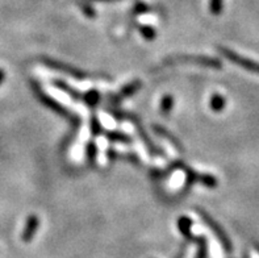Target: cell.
Segmentation results:
<instances>
[{
	"label": "cell",
	"instance_id": "cell-9",
	"mask_svg": "<svg viewBox=\"0 0 259 258\" xmlns=\"http://www.w3.org/2000/svg\"><path fill=\"white\" fill-rule=\"evenodd\" d=\"M154 132H155V133L159 134V136H162V137L166 138V140H168V142H171V144L174 145L175 148H178V151H179V152L184 151L183 145H182L181 142L178 141V138H175L174 136H172V134H171L168 131H166L164 128L159 127V125H154Z\"/></svg>",
	"mask_w": 259,
	"mask_h": 258
},
{
	"label": "cell",
	"instance_id": "cell-17",
	"mask_svg": "<svg viewBox=\"0 0 259 258\" xmlns=\"http://www.w3.org/2000/svg\"><path fill=\"white\" fill-rule=\"evenodd\" d=\"M223 10V0H210V12L213 15H220Z\"/></svg>",
	"mask_w": 259,
	"mask_h": 258
},
{
	"label": "cell",
	"instance_id": "cell-1",
	"mask_svg": "<svg viewBox=\"0 0 259 258\" xmlns=\"http://www.w3.org/2000/svg\"><path fill=\"white\" fill-rule=\"evenodd\" d=\"M197 212H199V215H200L201 219L204 220V223H205V224H207V226L209 227L212 231H213L214 235L219 237V240H220L221 244H223L224 249H225L227 252H232V244H230L229 239L227 237L225 232H224L223 229H221V227L219 226V224H217V223L214 222V220L212 219V217H210V216L205 212V211H203V209L197 208Z\"/></svg>",
	"mask_w": 259,
	"mask_h": 258
},
{
	"label": "cell",
	"instance_id": "cell-4",
	"mask_svg": "<svg viewBox=\"0 0 259 258\" xmlns=\"http://www.w3.org/2000/svg\"><path fill=\"white\" fill-rule=\"evenodd\" d=\"M219 49H220V52L223 53L224 56L227 57V58H229L230 61H233L234 63H238V65L242 66V67H245V69L250 70V71L259 72V65H258V63L253 62V61H250V59L243 58V57L238 56V54L233 53L232 50L225 49V48H219Z\"/></svg>",
	"mask_w": 259,
	"mask_h": 258
},
{
	"label": "cell",
	"instance_id": "cell-14",
	"mask_svg": "<svg viewBox=\"0 0 259 258\" xmlns=\"http://www.w3.org/2000/svg\"><path fill=\"white\" fill-rule=\"evenodd\" d=\"M107 137L112 141H118V142H125V144H131V138L124 133H120V132H109L107 133Z\"/></svg>",
	"mask_w": 259,
	"mask_h": 258
},
{
	"label": "cell",
	"instance_id": "cell-11",
	"mask_svg": "<svg viewBox=\"0 0 259 258\" xmlns=\"http://www.w3.org/2000/svg\"><path fill=\"white\" fill-rule=\"evenodd\" d=\"M54 85H56L58 88H61L62 91H65V92H67L69 95H71L72 99H75V100H83V95H80L78 91H75V90L70 88L69 86L66 85L65 82H62V81H54Z\"/></svg>",
	"mask_w": 259,
	"mask_h": 258
},
{
	"label": "cell",
	"instance_id": "cell-5",
	"mask_svg": "<svg viewBox=\"0 0 259 258\" xmlns=\"http://www.w3.org/2000/svg\"><path fill=\"white\" fill-rule=\"evenodd\" d=\"M33 88H34V91H36V95H37V96H38L39 100L42 101V103L46 105V107L52 108L53 111H56L57 114H59V115H63V116H66V118H71L72 119L71 115H70L69 112L66 111L65 108L62 107V105L59 104V103H57L56 100H53L52 98H49L48 95L44 94V92L41 91V90H39L38 86H37L36 83H33Z\"/></svg>",
	"mask_w": 259,
	"mask_h": 258
},
{
	"label": "cell",
	"instance_id": "cell-22",
	"mask_svg": "<svg viewBox=\"0 0 259 258\" xmlns=\"http://www.w3.org/2000/svg\"><path fill=\"white\" fill-rule=\"evenodd\" d=\"M4 77H6V72H4V70L0 69V85H2V82L4 81Z\"/></svg>",
	"mask_w": 259,
	"mask_h": 258
},
{
	"label": "cell",
	"instance_id": "cell-20",
	"mask_svg": "<svg viewBox=\"0 0 259 258\" xmlns=\"http://www.w3.org/2000/svg\"><path fill=\"white\" fill-rule=\"evenodd\" d=\"M87 154H89V160L91 162H94L96 158V146L94 144L89 145V149H87Z\"/></svg>",
	"mask_w": 259,
	"mask_h": 258
},
{
	"label": "cell",
	"instance_id": "cell-8",
	"mask_svg": "<svg viewBox=\"0 0 259 258\" xmlns=\"http://www.w3.org/2000/svg\"><path fill=\"white\" fill-rule=\"evenodd\" d=\"M37 228H38V219H37V216L32 215L28 217L25 224V228H24L23 232V241L29 242L30 240L33 239V236L36 233Z\"/></svg>",
	"mask_w": 259,
	"mask_h": 258
},
{
	"label": "cell",
	"instance_id": "cell-16",
	"mask_svg": "<svg viewBox=\"0 0 259 258\" xmlns=\"http://www.w3.org/2000/svg\"><path fill=\"white\" fill-rule=\"evenodd\" d=\"M172 103H174V100H172V96H171V95H166V96H163L161 103L162 114L164 115L170 114L171 108H172Z\"/></svg>",
	"mask_w": 259,
	"mask_h": 258
},
{
	"label": "cell",
	"instance_id": "cell-13",
	"mask_svg": "<svg viewBox=\"0 0 259 258\" xmlns=\"http://www.w3.org/2000/svg\"><path fill=\"white\" fill-rule=\"evenodd\" d=\"M192 241L199 244V252H197L196 258H207V241L204 237H194Z\"/></svg>",
	"mask_w": 259,
	"mask_h": 258
},
{
	"label": "cell",
	"instance_id": "cell-19",
	"mask_svg": "<svg viewBox=\"0 0 259 258\" xmlns=\"http://www.w3.org/2000/svg\"><path fill=\"white\" fill-rule=\"evenodd\" d=\"M91 127H92V133L95 134H100L103 132L102 127H100V124H99V121L96 120L95 118L92 119V123H91Z\"/></svg>",
	"mask_w": 259,
	"mask_h": 258
},
{
	"label": "cell",
	"instance_id": "cell-21",
	"mask_svg": "<svg viewBox=\"0 0 259 258\" xmlns=\"http://www.w3.org/2000/svg\"><path fill=\"white\" fill-rule=\"evenodd\" d=\"M136 10H137L138 12H146V11H148L149 8H148V7H146V6H144V4H138L137 8H136Z\"/></svg>",
	"mask_w": 259,
	"mask_h": 258
},
{
	"label": "cell",
	"instance_id": "cell-12",
	"mask_svg": "<svg viewBox=\"0 0 259 258\" xmlns=\"http://www.w3.org/2000/svg\"><path fill=\"white\" fill-rule=\"evenodd\" d=\"M224 105H225V100L221 95H213L212 99H210V107L213 109L214 112H220L223 111Z\"/></svg>",
	"mask_w": 259,
	"mask_h": 258
},
{
	"label": "cell",
	"instance_id": "cell-10",
	"mask_svg": "<svg viewBox=\"0 0 259 258\" xmlns=\"http://www.w3.org/2000/svg\"><path fill=\"white\" fill-rule=\"evenodd\" d=\"M178 226H179V229H181V232L183 233V236L187 240H194V236L191 233V227H192V222L188 217H181L179 222H178Z\"/></svg>",
	"mask_w": 259,
	"mask_h": 258
},
{
	"label": "cell",
	"instance_id": "cell-18",
	"mask_svg": "<svg viewBox=\"0 0 259 258\" xmlns=\"http://www.w3.org/2000/svg\"><path fill=\"white\" fill-rule=\"evenodd\" d=\"M141 33H142V36H144L146 40H153L155 37L154 29L150 28V26H142Z\"/></svg>",
	"mask_w": 259,
	"mask_h": 258
},
{
	"label": "cell",
	"instance_id": "cell-7",
	"mask_svg": "<svg viewBox=\"0 0 259 258\" xmlns=\"http://www.w3.org/2000/svg\"><path fill=\"white\" fill-rule=\"evenodd\" d=\"M141 86L142 85H141V82H140V81H135V82H132L131 85L125 86L121 91L116 95L115 98H112L111 101L113 103V104H117V103H120V101H121L124 98H126V96H131V95L136 94V92H137L138 90L141 88Z\"/></svg>",
	"mask_w": 259,
	"mask_h": 258
},
{
	"label": "cell",
	"instance_id": "cell-6",
	"mask_svg": "<svg viewBox=\"0 0 259 258\" xmlns=\"http://www.w3.org/2000/svg\"><path fill=\"white\" fill-rule=\"evenodd\" d=\"M186 173H187V179L188 183H201L204 186L207 187H216L217 180L216 178H213L212 175H208V174H197L196 171L191 170L190 167H186Z\"/></svg>",
	"mask_w": 259,
	"mask_h": 258
},
{
	"label": "cell",
	"instance_id": "cell-3",
	"mask_svg": "<svg viewBox=\"0 0 259 258\" xmlns=\"http://www.w3.org/2000/svg\"><path fill=\"white\" fill-rule=\"evenodd\" d=\"M179 62V61H186V62H195L200 63V65L205 66V67H214V69H221V62L219 59L214 58H208V57H201V56H181L175 57L172 59H167L166 63H172V62Z\"/></svg>",
	"mask_w": 259,
	"mask_h": 258
},
{
	"label": "cell",
	"instance_id": "cell-15",
	"mask_svg": "<svg viewBox=\"0 0 259 258\" xmlns=\"http://www.w3.org/2000/svg\"><path fill=\"white\" fill-rule=\"evenodd\" d=\"M99 99H100V95H99L98 91H90L85 95H83V100L89 105H91V107L98 104Z\"/></svg>",
	"mask_w": 259,
	"mask_h": 258
},
{
	"label": "cell",
	"instance_id": "cell-2",
	"mask_svg": "<svg viewBox=\"0 0 259 258\" xmlns=\"http://www.w3.org/2000/svg\"><path fill=\"white\" fill-rule=\"evenodd\" d=\"M42 62L45 63L48 67H52V69H54V70H59V71L66 72V74H70V76L74 77V78L85 79L90 77L87 72L80 71V70L75 69V67H72V66L66 65V63H62V62H58V61H54V59L42 58Z\"/></svg>",
	"mask_w": 259,
	"mask_h": 258
}]
</instances>
